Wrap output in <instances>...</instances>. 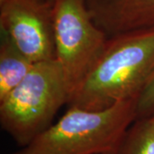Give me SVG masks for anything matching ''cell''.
Here are the masks:
<instances>
[{"instance_id":"1","label":"cell","mask_w":154,"mask_h":154,"mask_svg":"<svg viewBox=\"0 0 154 154\" xmlns=\"http://www.w3.org/2000/svg\"><path fill=\"white\" fill-rule=\"evenodd\" d=\"M154 76V28L109 37L69 105L89 110L140 98Z\"/></svg>"},{"instance_id":"2","label":"cell","mask_w":154,"mask_h":154,"mask_svg":"<svg viewBox=\"0 0 154 154\" xmlns=\"http://www.w3.org/2000/svg\"><path fill=\"white\" fill-rule=\"evenodd\" d=\"M138 99L99 110L69 105L58 121L12 154H114L137 117Z\"/></svg>"},{"instance_id":"3","label":"cell","mask_w":154,"mask_h":154,"mask_svg":"<svg viewBox=\"0 0 154 154\" xmlns=\"http://www.w3.org/2000/svg\"><path fill=\"white\" fill-rule=\"evenodd\" d=\"M69 101V90L57 60L38 62L0 100V124L23 147L52 124L57 112Z\"/></svg>"},{"instance_id":"4","label":"cell","mask_w":154,"mask_h":154,"mask_svg":"<svg viewBox=\"0 0 154 154\" xmlns=\"http://www.w3.org/2000/svg\"><path fill=\"white\" fill-rule=\"evenodd\" d=\"M53 28L56 59L70 100L101 55L108 36L93 20L86 0H53Z\"/></svg>"},{"instance_id":"5","label":"cell","mask_w":154,"mask_h":154,"mask_svg":"<svg viewBox=\"0 0 154 154\" xmlns=\"http://www.w3.org/2000/svg\"><path fill=\"white\" fill-rule=\"evenodd\" d=\"M0 29L33 63L56 59L52 1L0 0Z\"/></svg>"},{"instance_id":"6","label":"cell","mask_w":154,"mask_h":154,"mask_svg":"<svg viewBox=\"0 0 154 154\" xmlns=\"http://www.w3.org/2000/svg\"><path fill=\"white\" fill-rule=\"evenodd\" d=\"M86 5L108 38L154 28V0H86Z\"/></svg>"},{"instance_id":"7","label":"cell","mask_w":154,"mask_h":154,"mask_svg":"<svg viewBox=\"0 0 154 154\" xmlns=\"http://www.w3.org/2000/svg\"><path fill=\"white\" fill-rule=\"evenodd\" d=\"M36 63H33L1 32L0 42V100L22 82Z\"/></svg>"},{"instance_id":"8","label":"cell","mask_w":154,"mask_h":154,"mask_svg":"<svg viewBox=\"0 0 154 154\" xmlns=\"http://www.w3.org/2000/svg\"><path fill=\"white\" fill-rule=\"evenodd\" d=\"M114 154H154V114L135 119Z\"/></svg>"},{"instance_id":"9","label":"cell","mask_w":154,"mask_h":154,"mask_svg":"<svg viewBox=\"0 0 154 154\" xmlns=\"http://www.w3.org/2000/svg\"><path fill=\"white\" fill-rule=\"evenodd\" d=\"M154 114V76L141 93L138 99L137 118Z\"/></svg>"},{"instance_id":"10","label":"cell","mask_w":154,"mask_h":154,"mask_svg":"<svg viewBox=\"0 0 154 154\" xmlns=\"http://www.w3.org/2000/svg\"><path fill=\"white\" fill-rule=\"evenodd\" d=\"M51 1H52V2H53V0H51Z\"/></svg>"}]
</instances>
